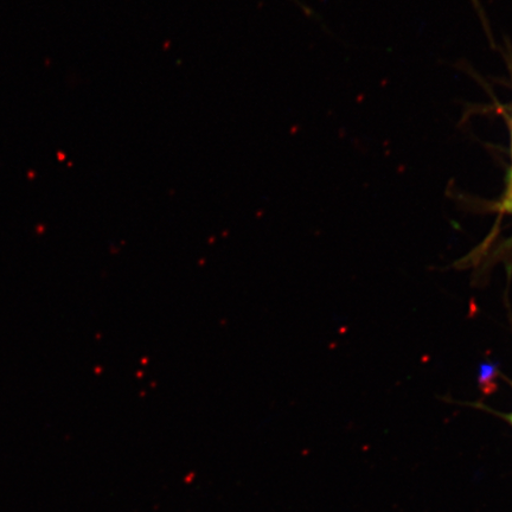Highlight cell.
<instances>
[{"label":"cell","mask_w":512,"mask_h":512,"mask_svg":"<svg viewBox=\"0 0 512 512\" xmlns=\"http://www.w3.org/2000/svg\"><path fill=\"white\" fill-rule=\"evenodd\" d=\"M505 419H507L510 422V424L512 425V413L505 415Z\"/></svg>","instance_id":"7a4b0ae2"},{"label":"cell","mask_w":512,"mask_h":512,"mask_svg":"<svg viewBox=\"0 0 512 512\" xmlns=\"http://www.w3.org/2000/svg\"><path fill=\"white\" fill-rule=\"evenodd\" d=\"M501 210L504 211V213H508V214L512 215V170L510 172L508 189H507V192H505Z\"/></svg>","instance_id":"6da1fadb"}]
</instances>
